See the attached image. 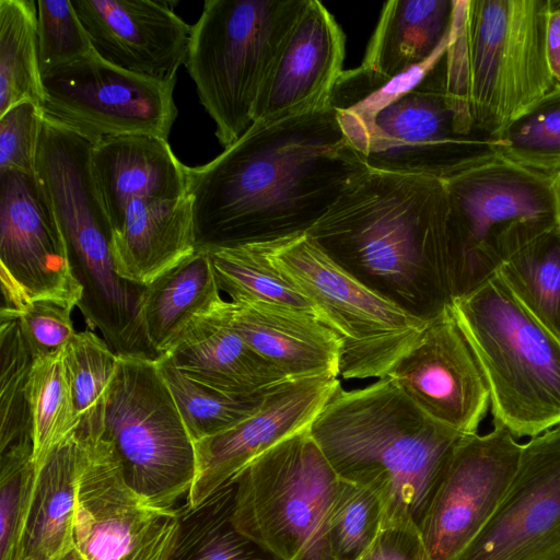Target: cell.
Returning a JSON list of instances; mask_svg holds the SVG:
<instances>
[{
	"label": "cell",
	"instance_id": "4",
	"mask_svg": "<svg viewBox=\"0 0 560 560\" xmlns=\"http://www.w3.org/2000/svg\"><path fill=\"white\" fill-rule=\"evenodd\" d=\"M549 8V0H453L442 66L460 135L498 139L553 88Z\"/></svg>",
	"mask_w": 560,
	"mask_h": 560
},
{
	"label": "cell",
	"instance_id": "14",
	"mask_svg": "<svg viewBox=\"0 0 560 560\" xmlns=\"http://www.w3.org/2000/svg\"><path fill=\"white\" fill-rule=\"evenodd\" d=\"M0 314L19 315L31 302L74 307L83 290L35 174L0 172Z\"/></svg>",
	"mask_w": 560,
	"mask_h": 560
},
{
	"label": "cell",
	"instance_id": "1",
	"mask_svg": "<svg viewBox=\"0 0 560 560\" xmlns=\"http://www.w3.org/2000/svg\"><path fill=\"white\" fill-rule=\"evenodd\" d=\"M369 170L331 102L254 122L217 158L187 167L195 250L307 232Z\"/></svg>",
	"mask_w": 560,
	"mask_h": 560
},
{
	"label": "cell",
	"instance_id": "8",
	"mask_svg": "<svg viewBox=\"0 0 560 560\" xmlns=\"http://www.w3.org/2000/svg\"><path fill=\"white\" fill-rule=\"evenodd\" d=\"M308 428L259 455L235 482L234 528L275 560H336L331 514L340 478Z\"/></svg>",
	"mask_w": 560,
	"mask_h": 560
},
{
	"label": "cell",
	"instance_id": "39",
	"mask_svg": "<svg viewBox=\"0 0 560 560\" xmlns=\"http://www.w3.org/2000/svg\"><path fill=\"white\" fill-rule=\"evenodd\" d=\"M44 119L43 106L30 101L19 103L0 115V172L35 174Z\"/></svg>",
	"mask_w": 560,
	"mask_h": 560
},
{
	"label": "cell",
	"instance_id": "3",
	"mask_svg": "<svg viewBox=\"0 0 560 560\" xmlns=\"http://www.w3.org/2000/svg\"><path fill=\"white\" fill-rule=\"evenodd\" d=\"M308 430L340 479L376 495L382 527L419 530L463 438L386 376L357 389L339 386Z\"/></svg>",
	"mask_w": 560,
	"mask_h": 560
},
{
	"label": "cell",
	"instance_id": "9",
	"mask_svg": "<svg viewBox=\"0 0 560 560\" xmlns=\"http://www.w3.org/2000/svg\"><path fill=\"white\" fill-rule=\"evenodd\" d=\"M252 245L308 301L341 341L340 375L382 378L428 320L380 295L337 264L307 232Z\"/></svg>",
	"mask_w": 560,
	"mask_h": 560
},
{
	"label": "cell",
	"instance_id": "41",
	"mask_svg": "<svg viewBox=\"0 0 560 560\" xmlns=\"http://www.w3.org/2000/svg\"><path fill=\"white\" fill-rule=\"evenodd\" d=\"M357 560H433L416 527H382Z\"/></svg>",
	"mask_w": 560,
	"mask_h": 560
},
{
	"label": "cell",
	"instance_id": "22",
	"mask_svg": "<svg viewBox=\"0 0 560 560\" xmlns=\"http://www.w3.org/2000/svg\"><path fill=\"white\" fill-rule=\"evenodd\" d=\"M225 308L232 328L288 378L340 375L341 341L311 314L262 302Z\"/></svg>",
	"mask_w": 560,
	"mask_h": 560
},
{
	"label": "cell",
	"instance_id": "13",
	"mask_svg": "<svg viewBox=\"0 0 560 560\" xmlns=\"http://www.w3.org/2000/svg\"><path fill=\"white\" fill-rule=\"evenodd\" d=\"M45 116L95 143L144 136L167 140L177 116L176 78L115 66L95 50L42 78Z\"/></svg>",
	"mask_w": 560,
	"mask_h": 560
},
{
	"label": "cell",
	"instance_id": "19",
	"mask_svg": "<svg viewBox=\"0 0 560 560\" xmlns=\"http://www.w3.org/2000/svg\"><path fill=\"white\" fill-rule=\"evenodd\" d=\"M339 386L338 377L331 375L284 381L270 388L246 419L195 442L196 477L185 509L233 486L259 455L308 428Z\"/></svg>",
	"mask_w": 560,
	"mask_h": 560
},
{
	"label": "cell",
	"instance_id": "28",
	"mask_svg": "<svg viewBox=\"0 0 560 560\" xmlns=\"http://www.w3.org/2000/svg\"><path fill=\"white\" fill-rule=\"evenodd\" d=\"M26 101L43 104L37 2L0 0V115Z\"/></svg>",
	"mask_w": 560,
	"mask_h": 560
},
{
	"label": "cell",
	"instance_id": "17",
	"mask_svg": "<svg viewBox=\"0 0 560 560\" xmlns=\"http://www.w3.org/2000/svg\"><path fill=\"white\" fill-rule=\"evenodd\" d=\"M456 560H560V425L522 444L502 501Z\"/></svg>",
	"mask_w": 560,
	"mask_h": 560
},
{
	"label": "cell",
	"instance_id": "24",
	"mask_svg": "<svg viewBox=\"0 0 560 560\" xmlns=\"http://www.w3.org/2000/svg\"><path fill=\"white\" fill-rule=\"evenodd\" d=\"M453 0H392L382 9L361 65L349 77L381 85L424 65L448 44Z\"/></svg>",
	"mask_w": 560,
	"mask_h": 560
},
{
	"label": "cell",
	"instance_id": "42",
	"mask_svg": "<svg viewBox=\"0 0 560 560\" xmlns=\"http://www.w3.org/2000/svg\"><path fill=\"white\" fill-rule=\"evenodd\" d=\"M546 58L555 84L560 85V2L550 1L546 26Z\"/></svg>",
	"mask_w": 560,
	"mask_h": 560
},
{
	"label": "cell",
	"instance_id": "43",
	"mask_svg": "<svg viewBox=\"0 0 560 560\" xmlns=\"http://www.w3.org/2000/svg\"><path fill=\"white\" fill-rule=\"evenodd\" d=\"M552 180L557 206L560 214V172L553 176Z\"/></svg>",
	"mask_w": 560,
	"mask_h": 560
},
{
	"label": "cell",
	"instance_id": "5",
	"mask_svg": "<svg viewBox=\"0 0 560 560\" xmlns=\"http://www.w3.org/2000/svg\"><path fill=\"white\" fill-rule=\"evenodd\" d=\"M117 273L147 287L195 252L187 167L167 140L124 136L93 143Z\"/></svg>",
	"mask_w": 560,
	"mask_h": 560
},
{
	"label": "cell",
	"instance_id": "12",
	"mask_svg": "<svg viewBox=\"0 0 560 560\" xmlns=\"http://www.w3.org/2000/svg\"><path fill=\"white\" fill-rule=\"evenodd\" d=\"M83 443L73 516V546L84 560H170L180 512L147 503L126 481L119 458L95 429Z\"/></svg>",
	"mask_w": 560,
	"mask_h": 560
},
{
	"label": "cell",
	"instance_id": "16",
	"mask_svg": "<svg viewBox=\"0 0 560 560\" xmlns=\"http://www.w3.org/2000/svg\"><path fill=\"white\" fill-rule=\"evenodd\" d=\"M521 451L499 424L463 435L420 526L433 560H456L478 536L510 487Z\"/></svg>",
	"mask_w": 560,
	"mask_h": 560
},
{
	"label": "cell",
	"instance_id": "36",
	"mask_svg": "<svg viewBox=\"0 0 560 560\" xmlns=\"http://www.w3.org/2000/svg\"><path fill=\"white\" fill-rule=\"evenodd\" d=\"M383 525L380 500L370 490L340 479L331 514L336 560H357Z\"/></svg>",
	"mask_w": 560,
	"mask_h": 560
},
{
	"label": "cell",
	"instance_id": "23",
	"mask_svg": "<svg viewBox=\"0 0 560 560\" xmlns=\"http://www.w3.org/2000/svg\"><path fill=\"white\" fill-rule=\"evenodd\" d=\"M225 307L223 299L161 357L195 382L234 396L259 395L290 380L232 328Z\"/></svg>",
	"mask_w": 560,
	"mask_h": 560
},
{
	"label": "cell",
	"instance_id": "11",
	"mask_svg": "<svg viewBox=\"0 0 560 560\" xmlns=\"http://www.w3.org/2000/svg\"><path fill=\"white\" fill-rule=\"evenodd\" d=\"M113 445L128 485L152 506L179 511L196 477L195 442L156 359L119 355L96 421Z\"/></svg>",
	"mask_w": 560,
	"mask_h": 560
},
{
	"label": "cell",
	"instance_id": "34",
	"mask_svg": "<svg viewBox=\"0 0 560 560\" xmlns=\"http://www.w3.org/2000/svg\"><path fill=\"white\" fill-rule=\"evenodd\" d=\"M494 141L511 160L553 178L560 172V85L555 84Z\"/></svg>",
	"mask_w": 560,
	"mask_h": 560
},
{
	"label": "cell",
	"instance_id": "6",
	"mask_svg": "<svg viewBox=\"0 0 560 560\" xmlns=\"http://www.w3.org/2000/svg\"><path fill=\"white\" fill-rule=\"evenodd\" d=\"M450 308L486 378L493 424L516 439L560 425V339L498 273Z\"/></svg>",
	"mask_w": 560,
	"mask_h": 560
},
{
	"label": "cell",
	"instance_id": "33",
	"mask_svg": "<svg viewBox=\"0 0 560 560\" xmlns=\"http://www.w3.org/2000/svg\"><path fill=\"white\" fill-rule=\"evenodd\" d=\"M33 363L19 317L0 314V452L32 442L30 377Z\"/></svg>",
	"mask_w": 560,
	"mask_h": 560
},
{
	"label": "cell",
	"instance_id": "32",
	"mask_svg": "<svg viewBox=\"0 0 560 560\" xmlns=\"http://www.w3.org/2000/svg\"><path fill=\"white\" fill-rule=\"evenodd\" d=\"M156 361L194 442L214 436L246 419L259 408L268 392L255 396L225 394L189 378L164 357Z\"/></svg>",
	"mask_w": 560,
	"mask_h": 560
},
{
	"label": "cell",
	"instance_id": "26",
	"mask_svg": "<svg viewBox=\"0 0 560 560\" xmlns=\"http://www.w3.org/2000/svg\"><path fill=\"white\" fill-rule=\"evenodd\" d=\"M211 258L195 250L145 287L141 322L156 359L201 315L223 300Z\"/></svg>",
	"mask_w": 560,
	"mask_h": 560
},
{
	"label": "cell",
	"instance_id": "27",
	"mask_svg": "<svg viewBox=\"0 0 560 560\" xmlns=\"http://www.w3.org/2000/svg\"><path fill=\"white\" fill-rule=\"evenodd\" d=\"M518 301L560 339V225L505 253L497 272Z\"/></svg>",
	"mask_w": 560,
	"mask_h": 560
},
{
	"label": "cell",
	"instance_id": "38",
	"mask_svg": "<svg viewBox=\"0 0 560 560\" xmlns=\"http://www.w3.org/2000/svg\"><path fill=\"white\" fill-rule=\"evenodd\" d=\"M34 474L32 442L0 452V560L16 558Z\"/></svg>",
	"mask_w": 560,
	"mask_h": 560
},
{
	"label": "cell",
	"instance_id": "20",
	"mask_svg": "<svg viewBox=\"0 0 560 560\" xmlns=\"http://www.w3.org/2000/svg\"><path fill=\"white\" fill-rule=\"evenodd\" d=\"M93 49L126 70L168 80L185 65L192 25L174 3L153 0H72Z\"/></svg>",
	"mask_w": 560,
	"mask_h": 560
},
{
	"label": "cell",
	"instance_id": "15",
	"mask_svg": "<svg viewBox=\"0 0 560 560\" xmlns=\"http://www.w3.org/2000/svg\"><path fill=\"white\" fill-rule=\"evenodd\" d=\"M442 60L368 124L360 152L371 170L443 180L467 158L497 148L494 140L458 132Z\"/></svg>",
	"mask_w": 560,
	"mask_h": 560
},
{
	"label": "cell",
	"instance_id": "37",
	"mask_svg": "<svg viewBox=\"0 0 560 560\" xmlns=\"http://www.w3.org/2000/svg\"><path fill=\"white\" fill-rule=\"evenodd\" d=\"M42 78L92 52L93 46L71 1H37Z\"/></svg>",
	"mask_w": 560,
	"mask_h": 560
},
{
	"label": "cell",
	"instance_id": "25",
	"mask_svg": "<svg viewBox=\"0 0 560 560\" xmlns=\"http://www.w3.org/2000/svg\"><path fill=\"white\" fill-rule=\"evenodd\" d=\"M82 451V438L75 431L35 466L15 560H62L73 549Z\"/></svg>",
	"mask_w": 560,
	"mask_h": 560
},
{
	"label": "cell",
	"instance_id": "10",
	"mask_svg": "<svg viewBox=\"0 0 560 560\" xmlns=\"http://www.w3.org/2000/svg\"><path fill=\"white\" fill-rule=\"evenodd\" d=\"M305 1H205L185 66L223 148L253 125L260 90Z\"/></svg>",
	"mask_w": 560,
	"mask_h": 560
},
{
	"label": "cell",
	"instance_id": "31",
	"mask_svg": "<svg viewBox=\"0 0 560 560\" xmlns=\"http://www.w3.org/2000/svg\"><path fill=\"white\" fill-rule=\"evenodd\" d=\"M207 253L211 258L218 285L231 298L230 301L275 304L315 317L303 294L252 245L221 247Z\"/></svg>",
	"mask_w": 560,
	"mask_h": 560
},
{
	"label": "cell",
	"instance_id": "40",
	"mask_svg": "<svg viewBox=\"0 0 560 560\" xmlns=\"http://www.w3.org/2000/svg\"><path fill=\"white\" fill-rule=\"evenodd\" d=\"M73 308L54 300H37L18 315L34 360L62 349L72 339L77 332L71 317Z\"/></svg>",
	"mask_w": 560,
	"mask_h": 560
},
{
	"label": "cell",
	"instance_id": "30",
	"mask_svg": "<svg viewBox=\"0 0 560 560\" xmlns=\"http://www.w3.org/2000/svg\"><path fill=\"white\" fill-rule=\"evenodd\" d=\"M33 462L74 433L81 423L66 365L65 347L34 360L30 377Z\"/></svg>",
	"mask_w": 560,
	"mask_h": 560
},
{
	"label": "cell",
	"instance_id": "18",
	"mask_svg": "<svg viewBox=\"0 0 560 560\" xmlns=\"http://www.w3.org/2000/svg\"><path fill=\"white\" fill-rule=\"evenodd\" d=\"M385 376L429 418L463 435L477 433L490 407L486 378L450 306L428 320Z\"/></svg>",
	"mask_w": 560,
	"mask_h": 560
},
{
	"label": "cell",
	"instance_id": "7",
	"mask_svg": "<svg viewBox=\"0 0 560 560\" xmlns=\"http://www.w3.org/2000/svg\"><path fill=\"white\" fill-rule=\"evenodd\" d=\"M443 182L453 213V299L492 277L510 249L560 225L552 177L497 148L467 158Z\"/></svg>",
	"mask_w": 560,
	"mask_h": 560
},
{
	"label": "cell",
	"instance_id": "35",
	"mask_svg": "<svg viewBox=\"0 0 560 560\" xmlns=\"http://www.w3.org/2000/svg\"><path fill=\"white\" fill-rule=\"evenodd\" d=\"M66 365L81 419L79 428L93 424L116 376L119 355L92 330L77 331L65 346Z\"/></svg>",
	"mask_w": 560,
	"mask_h": 560
},
{
	"label": "cell",
	"instance_id": "21",
	"mask_svg": "<svg viewBox=\"0 0 560 560\" xmlns=\"http://www.w3.org/2000/svg\"><path fill=\"white\" fill-rule=\"evenodd\" d=\"M345 52L346 36L334 15L322 2L306 0L264 82L253 124L330 103Z\"/></svg>",
	"mask_w": 560,
	"mask_h": 560
},
{
	"label": "cell",
	"instance_id": "29",
	"mask_svg": "<svg viewBox=\"0 0 560 560\" xmlns=\"http://www.w3.org/2000/svg\"><path fill=\"white\" fill-rule=\"evenodd\" d=\"M235 483L199 505L183 509L177 541L170 560H267L231 521Z\"/></svg>",
	"mask_w": 560,
	"mask_h": 560
},
{
	"label": "cell",
	"instance_id": "2",
	"mask_svg": "<svg viewBox=\"0 0 560 560\" xmlns=\"http://www.w3.org/2000/svg\"><path fill=\"white\" fill-rule=\"evenodd\" d=\"M307 233L410 314L429 320L451 305L453 213L442 179L370 168Z\"/></svg>",
	"mask_w": 560,
	"mask_h": 560
},
{
	"label": "cell",
	"instance_id": "44",
	"mask_svg": "<svg viewBox=\"0 0 560 560\" xmlns=\"http://www.w3.org/2000/svg\"><path fill=\"white\" fill-rule=\"evenodd\" d=\"M62 560H84L79 552L74 549L71 550L70 553H68Z\"/></svg>",
	"mask_w": 560,
	"mask_h": 560
}]
</instances>
